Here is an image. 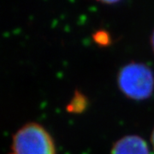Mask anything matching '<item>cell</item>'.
<instances>
[{"label": "cell", "mask_w": 154, "mask_h": 154, "mask_svg": "<svg viewBox=\"0 0 154 154\" xmlns=\"http://www.w3.org/2000/svg\"><path fill=\"white\" fill-rule=\"evenodd\" d=\"M151 43H152V50H153V51H154V31H153V33H152V35Z\"/></svg>", "instance_id": "7"}, {"label": "cell", "mask_w": 154, "mask_h": 154, "mask_svg": "<svg viewBox=\"0 0 154 154\" xmlns=\"http://www.w3.org/2000/svg\"><path fill=\"white\" fill-rule=\"evenodd\" d=\"M11 154H57L53 139L44 127L29 122L13 136Z\"/></svg>", "instance_id": "1"}, {"label": "cell", "mask_w": 154, "mask_h": 154, "mask_svg": "<svg viewBox=\"0 0 154 154\" xmlns=\"http://www.w3.org/2000/svg\"><path fill=\"white\" fill-rule=\"evenodd\" d=\"M100 3H103V4H108V5H111V4H116L117 2H119L120 0H97Z\"/></svg>", "instance_id": "6"}, {"label": "cell", "mask_w": 154, "mask_h": 154, "mask_svg": "<svg viewBox=\"0 0 154 154\" xmlns=\"http://www.w3.org/2000/svg\"><path fill=\"white\" fill-rule=\"evenodd\" d=\"M110 154H150V151L142 138L127 135L114 144Z\"/></svg>", "instance_id": "3"}, {"label": "cell", "mask_w": 154, "mask_h": 154, "mask_svg": "<svg viewBox=\"0 0 154 154\" xmlns=\"http://www.w3.org/2000/svg\"><path fill=\"white\" fill-rule=\"evenodd\" d=\"M118 85L122 92L130 99H147L153 90V75L145 64L129 63L119 73Z\"/></svg>", "instance_id": "2"}, {"label": "cell", "mask_w": 154, "mask_h": 154, "mask_svg": "<svg viewBox=\"0 0 154 154\" xmlns=\"http://www.w3.org/2000/svg\"><path fill=\"white\" fill-rule=\"evenodd\" d=\"M151 140H152V145L153 146L154 149V129L152 130V137H151Z\"/></svg>", "instance_id": "8"}, {"label": "cell", "mask_w": 154, "mask_h": 154, "mask_svg": "<svg viewBox=\"0 0 154 154\" xmlns=\"http://www.w3.org/2000/svg\"><path fill=\"white\" fill-rule=\"evenodd\" d=\"M88 105V100L82 94L76 92L72 98L70 103L68 105L67 110L73 113H80L86 109Z\"/></svg>", "instance_id": "4"}, {"label": "cell", "mask_w": 154, "mask_h": 154, "mask_svg": "<svg viewBox=\"0 0 154 154\" xmlns=\"http://www.w3.org/2000/svg\"><path fill=\"white\" fill-rule=\"evenodd\" d=\"M94 41L99 45H107L110 44V35L105 31H98L94 34Z\"/></svg>", "instance_id": "5"}]
</instances>
